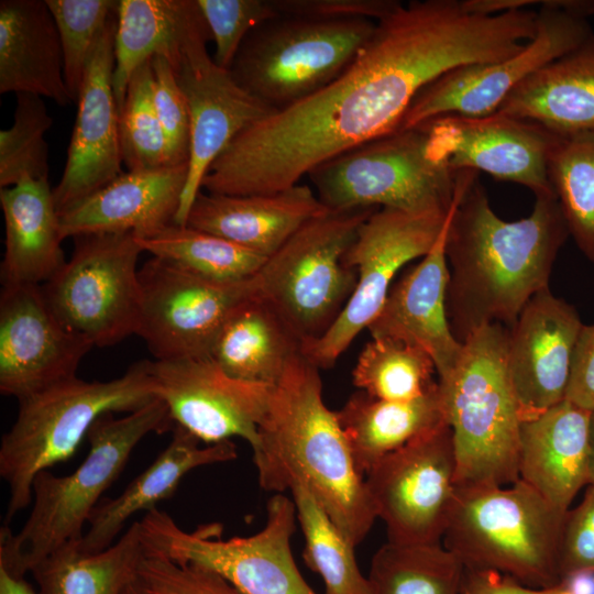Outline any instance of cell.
<instances>
[{
	"label": "cell",
	"mask_w": 594,
	"mask_h": 594,
	"mask_svg": "<svg viewBox=\"0 0 594 594\" xmlns=\"http://www.w3.org/2000/svg\"><path fill=\"white\" fill-rule=\"evenodd\" d=\"M498 53L492 22L463 0L402 3L334 80L240 133L201 189L246 196L298 185L320 164L397 130L419 91L444 73Z\"/></svg>",
	"instance_id": "6da1fadb"
},
{
	"label": "cell",
	"mask_w": 594,
	"mask_h": 594,
	"mask_svg": "<svg viewBox=\"0 0 594 594\" xmlns=\"http://www.w3.org/2000/svg\"><path fill=\"white\" fill-rule=\"evenodd\" d=\"M569 230L554 194L537 196L531 213L502 219L479 175L457 204L447 232V310L463 343L479 328H510L527 302L549 288L557 255Z\"/></svg>",
	"instance_id": "7a4b0ae2"
},
{
	"label": "cell",
	"mask_w": 594,
	"mask_h": 594,
	"mask_svg": "<svg viewBox=\"0 0 594 594\" xmlns=\"http://www.w3.org/2000/svg\"><path fill=\"white\" fill-rule=\"evenodd\" d=\"M261 487L283 493L307 487L356 547L376 515L336 411L323 402L319 369L302 353L272 385L252 447Z\"/></svg>",
	"instance_id": "3957f363"
},
{
	"label": "cell",
	"mask_w": 594,
	"mask_h": 594,
	"mask_svg": "<svg viewBox=\"0 0 594 594\" xmlns=\"http://www.w3.org/2000/svg\"><path fill=\"white\" fill-rule=\"evenodd\" d=\"M507 337L498 323L479 328L463 342L455 367L438 378L459 487L519 480L522 418L507 371Z\"/></svg>",
	"instance_id": "277c9868"
},
{
	"label": "cell",
	"mask_w": 594,
	"mask_h": 594,
	"mask_svg": "<svg viewBox=\"0 0 594 594\" xmlns=\"http://www.w3.org/2000/svg\"><path fill=\"white\" fill-rule=\"evenodd\" d=\"M150 363H134L106 382L76 376L18 400L16 419L0 444V476L9 487L6 525L30 505L36 475L70 459L99 417L157 399Z\"/></svg>",
	"instance_id": "5b68a950"
},
{
	"label": "cell",
	"mask_w": 594,
	"mask_h": 594,
	"mask_svg": "<svg viewBox=\"0 0 594 594\" xmlns=\"http://www.w3.org/2000/svg\"><path fill=\"white\" fill-rule=\"evenodd\" d=\"M173 427L160 398L121 418L112 413L99 417L87 435L88 454L73 473L57 476L46 470L36 475L31 513L18 534L8 525L1 527L0 548L26 573L57 548L79 541L101 495L119 477L138 443L151 432Z\"/></svg>",
	"instance_id": "8992f818"
},
{
	"label": "cell",
	"mask_w": 594,
	"mask_h": 594,
	"mask_svg": "<svg viewBox=\"0 0 594 594\" xmlns=\"http://www.w3.org/2000/svg\"><path fill=\"white\" fill-rule=\"evenodd\" d=\"M566 513L520 479L504 486L459 487L442 544L465 568L553 587L562 583L559 546Z\"/></svg>",
	"instance_id": "52a82bcc"
},
{
	"label": "cell",
	"mask_w": 594,
	"mask_h": 594,
	"mask_svg": "<svg viewBox=\"0 0 594 594\" xmlns=\"http://www.w3.org/2000/svg\"><path fill=\"white\" fill-rule=\"evenodd\" d=\"M328 209L449 211L459 172L437 151L425 124L397 129L320 164L308 174Z\"/></svg>",
	"instance_id": "ba28073f"
},
{
	"label": "cell",
	"mask_w": 594,
	"mask_h": 594,
	"mask_svg": "<svg viewBox=\"0 0 594 594\" xmlns=\"http://www.w3.org/2000/svg\"><path fill=\"white\" fill-rule=\"evenodd\" d=\"M376 209H327L299 228L254 275L255 294L302 343L321 338L353 294L356 272L345 253Z\"/></svg>",
	"instance_id": "9c48e42d"
},
{
	"label": "cell",
	"mask_w": 594,
	"mask_h": 594,
	"mask_svg": "<svg viewBox=\"0 0 594 594\" xmlns=\"http://www.w3.org/2000/svg\"><path fill=\"white\" fill-rule=\"evenodd\" d=\"M375 28L366 19L279 15L248 35L229 70L244 90L278 111L334 80Z\"/></svg>",
	"instance_id": "30bf717a"
},
{
	"label": "cell",
	"mask_w": 594,
	"mask_h": 594,
	"mask_svg": "<svg viewBox=\"0 0 594 594\" xmlns=\"http://www.w3.org/2000/svg\"><path fill=\"white\" fill-rule=\"evenodd\" d=\"M297 513L293 499L274 494L267 503L265 526L249 537L221 539V526L182 529L157 508L139 521L145 556L207 568L242 594H317L301 576L290 539Z\"/></svg>",
	"instance_id": "8fae6325"
},
{
	"label": "cell",
	"mask_w": 594,
	"mask_h": 594,
	"mask_svg": "<svg viewBox=\"0 0 594 594\" xmlns=\"http://www.w3.org/2000/svg\"><path fill=\"white\" fill-rule=\"evenodd\" d=\"M69 261L41 286L57 320L92 346H109L136 334L142 292L136 267L143 252L133 233L73 238Z\"/></svg>",
	"instance_id": "7c38bea8"
},
{
	"label": "cell",
	"mask_w": 594,
	"mask_h": 594,
	"mask_svg": "<svg viewBox=\"0 0 594 594\" xmlns=\"http://www.w3.org/2000/svg\"><path fill=\"white\" fill-rule=\"evenodd\" d=\"M537 12L536 34L520 52L498 62L444 73L419 91L398 129L447 114H491L527 77L594 34L588 22L594 15V0H544Z\"/></svg>",
	"instance_id": "4fadbf2b"
},
{
	"label": "cell",
	"mask_w": 594,
	"mask_h": 594,
	"mask_svg": "<svg viewBox=\"0 0 594 594\" xmlns=\"http://www.w3.org/2000/svg\"><path fill=\"white\" fill-rule=\"evenodd\" d=\"M459 187L455 201L466 188L463 179ZM452 208L447 212L378 208L361 224L345 253L346 264L356 272L354 292L330 329L321 338L302 343L301 353L312 364L319 370L332 367L354 338L367 329L396 274L433 248Z\"/></svg>",
	"instance_id": "5bb4252c"
},
{
	"label": "cell",
	"mask_w": 594,
	"mask_h": 594,
	"mask_svg": "<svg viewBox=\"0 0 594 594\" xmlns=\"http://www.w3.org/2000/svg\"><path fill=\"white\" fill-rule=\"evenodd\" d=\"M364 482L389 542L440 543L459 491L451 428L444 422L386 455Z\"/></svg>",
	"instance_id": "9a60e30c"
},
{
	"label": "cell",
	"mask_w": 594,
	"mask_h": 594,
	"mask_svg": "<svg viewBox=\"0 0 594 594\" xmlns=\"http://www.w3.org/2000/svg\"><path fill=\"white\" fill-rule=\"evenodd\" d=\"M253 277L216 282L153 256L139 270L142 311L136 334L155 361L210 358L230 312L255 294Z\"/></svg>",
	"instance_id": "2e32d148"
},
{
	"label": "cell",
	"mask_w": 594,
	"mask_h": 594,
	"mask_svg": "<svg viewBox=\"0 0 594 594\" xmlns=\"http://www.w3.org/2000/svg\"><path fill=\"white\" fill-rule=\"evenodd\" d=\"M211 34L206 21L163 56L169 63L186 98L191 123L186 185L174 223L185 226L202 180L217 157L244 130L276 112L244 90L230 70L209 55Z\"/></svg>",
	"instance_id": "e0dca14e"
},
{
	"label": "cell",
	"mask_w": 594,
	"mask_h": 594,
	"mask_svg": "<svg viewBox=\"0 0 594 594\" xmlns=\"http://www.w3.org/2000/svg\"><path fill=\"white\" fill-rule=\"evenodd\" d=\"M422 124L453 170L484 172L519 184L535 197L553 194L548 163L561 135L541 124L498 111L480 117L447 114Z\"/></svg>",
	"instance_id": "ac0fdd59"
},
{
	"label": "cell",
	"mask_w": 594,
	"mask_h": 594,
	"mask_svg": "<svg viewBox=\"0 0 594 594\" xmlns=\"http://www.w3.org/2000/svg\"><path fill=\"white\" fill-rule=\"evenodd\" d=\"M150 372L174 425L206 444L233 437L256 443L272 386L233 378L210 358L151 361Z\"/></svg>",
	"instance_id": "d6986e66"
},
{
	"label": "cell",
	"mask_w": 594,
	"mask_h": 594,
	"mask_svg": "<svg viewBox=\"0 0 594 594\" xmlns=\"http://www.w3.org/2000/svg\"><path fill=\"white\" fill-rule=\"evenodd\" d=\"M92 349L50 309L41 286L3 285L0 295V392L18 400L76 377Z\"/></svg>",
	"instance_id": "ffe728a7"
},
{
	"label": "cell",
	"mask_w": 594,
	"mask_h": 594,
	"mask_svg": "<svg viewBox=\"0 0 594 594\" xmlns=\"http://www.w3.org/2000/svg\"><path fill=\"white\" fill-rule=\"evenodd\" d=\"M117 12L101 33L77 98V114L62 178L53 189L58 213L121 174L119 107L113 91Z\"/></svg>",
	"instance_id": "44dd1931"
},
{
	"label": "cell",
	"mask_w": 594,
	"mask_h": 594,
	"mask_svg": "<svg viewBox=\"0 0 594 594\" xmlns=\"http://www.w3.org/2000/svg\"><path fill=\"white\" fill-rule=\"evenodd\" d=\"M583 324L572 305L546 288L527 302L508 328L507 371L522 421L565 399Z\"/></svg>",
	"instance_id": "7402d4cb"
},
{
	"label": "cell",
	"mask_w": 594,
	"mask_h": 594,
	"mask_svg": "<svg viewBox=\"0 0 594 594\" xmlns=\"http://www.w3.org/2000/svg\"><path fill=\"white\" fill-rule=\"evenodd\" d=\"M433 248L393 284L383 307L369 324L372 338H388L425 350L433 360L438 378L457 365L462 350L453 334L447 310L449 265L446 239L452 212Z\"/></svg>",
	"instance_id": "603a6c76"
},
{
	"label": "cell",
	"mask_w": 594,
	"mask_h": 594,
	"mask_svg": "<svg viewBox=\"0 0 594 594\" xmlns=\"http://www.w3.org/2000/svg\"><path fill=\"white\" fill-rule=\"evenodd\" d=\"M188 164L121 174L59 215L63 239L91 233L144 238L174 223Z\"/></svg>",
	"instance_id": "cb8c5ba5"
},
{
	"label": "cell",
	"mask_w": 594,
	"mask_h": 594,
	"mask_svg": "<svg viewBox=\"0 0 594 594\" xmlns=\"http://www.w3.org/2000/svg\"><path fill=\"white\" fill-rule=\"evenodd\" d=\"M327 209L315 190L300 183L267 195L232 196L200 190L186 224L267 258L307 221Z\"/></svg>",
	"instance_id": "d4e9b609"
},
{
	"label": "cell",
	"mask_w": 594,
	"mask_h": 594,
	"mask_svg": "<svg viewBox=\"0 0 594 594\" xmlns=\"http://www.w3.org/2000/svg\"><path fill=\"white\" fill-rule=\"evenodd\" d=\"M591 415L564 399L521 424L519 479L564 513L590 484Z\"/></svg>",
	"instance_id": "484cf974"
},
{
	"label": "cell",
	"mask_w": 594,
	"mask_h": 594,
	"mask_svg": "<svg viewBox=\"0 0 594 594\" xmlns=\"http://www.w3.org/2000/svg\"><path fill=\"white\" fill-rule=\"evenodd\" d=\"M170 442L157 458L114 498H102L94 508L87 530L78 541L85 553L102 551L113 544L130 517L148 513L172 497L183 477L191 470L237 458V447L228 440L201 447V441L178 425Z\"/></svg>",
	"instance_id": "4316f807"
},
{
	"label": "cell",
	"mask_w": 594,
	"mask_h": 594,
	"mask_svg": "<svg viewBox=\"0 0 594 594\" xmlns=\"http://www.w3.org/2000/svg\"><path fill=\"white\" fill-rule=\"evenodd\" d=\"M0 92L36 95L59 106L75 101L65 82L59 33L46 0L0 1Z\"/></svg>",
	"instance_id": "83f0119b"
},
{
	"label": "cell",
	"mask_w": 594,
	"mask_h": 594,
	"mask_svg": "<svg viewBox=\"0 0 594 594\" xmlns=\"http://www.w3.org/2000/svg\"><path fill=\"white\" fill-rule=\"evenodd\" d=\"M6 227L3 285L42 286L66 264L59 213L48 180L25 178L1 188Z\"/></svg>",
	"instance_id": "f1b7e54d"
},
{
	"label": "cell",
	"mask_w": 594,
	"mask_h": 594,
	"mask_svg": "<svg viewBox=\"0 0 594 594\" xmlns=\"http://www.w3.org/2000/svg\"><path fill=\"white\" fill-rule=\"evenodd\" d=\"M496 111L559 135L594 131V34L517 85Z\"/></svg>",
	"instance_id": "f546056e"
},
{
	"label": "cell",
	"mask_w": 594,
	"mask_h": 594,
	"mask_svg": "<svg viewBox=\"0 0 594 594\" xmlns=\"http://www.w3.org/2000/svg\"><path fill=\"white\" fill-rule=\"evenodd\" d=\"M302 341L265 299L256 294L228 316L213 342L210 359L229 376L274 385Z\"/></svg>",
	"instance_id": "4dcf8cb0"
},
{
	"label": "cell",
	"mask_w": 594,
	"mask_h": 594,
	"mask_svg": "<svg viewBox=\"0 0 594 594\" xmlns=\"http://www.w3.org/2000/svg\"><path fill=\"white\" fill-rule=\"evenodd\" d=\"M336 414L363 476L386 455L447 422L439 384L406 402L377 399L360 391Z\"/></svg>",
	"instance_id": "1f68e13d"
},
{
	"label": "cell",
	"mask_w": 594,
	"mask_h": 594,
	"mask_svg": "<svg viewBox=\"0 0 594 594\" xmlns=\"http://www.w3.org/2000/svg\"><path fill=\"white\" fill-rule=\"evenodd\" d=\"M204 20L197 0L119 1L112 79L119 111L132 74L152 56L175 48Z\"/></svg>",
	"instance_id": "d6a6232c"
},
{
	"label": "cell",
	"mask_w": 594,
	"mask_h": 594,
	"mask_svg": "<svg viewBox=\"0 0 594 594\" xmlns=\"http://www.w3.org/2000/svg\"><path fill=\"white\" fill-rule=\"evenodd\" d=\"M144 557L139 521L107 549L85 553L78 541L57 548L32 569L37 594H122Z\"/></svg>",
	"instance_id": "836d02e7"
},
{
	"label": "cell",
	"mask_w": 594,
	"mask_h": 594,
	"mask_svg": "<svg viewBox=\"0 0 594 594\" xmlns=\"http://www.w3.org/2000/svg\"><path fill=\"white\" fill-rule=\"evenodd\" d=\"M135 240L143 252L221 283L251 279L266 260L227 239L187 224L172 223L154 234L135 237Z\"/></svg>",
	"instance_id": "e575fe53"
},
{
	"label": "cell",
	"mask_w": 594,
	"mask_h": 594,
	"mask_svg": "<svg viewBox=\"0 0 594 594\" xmlns=\"http://www.w3.org/2000/svg\"><path fill=\"white\" fill-rule=\"evenodd\" d=\"M463 570L441 542L387 541L374 553L367 580L372 594H459Z\"/></svg>",
	"instance_id": "d590c367"
},
{
	"label": "cell",
	"mask_w": 594,
	"mask_h": 594,
	"mask_svg": "<svg viewBox=\"0 0 594 594\" xmlns=\"http://www.w3.org/2000/svg\"><path fill=\"white\" fill-rule=\"evenodd\" d=\"M548 176L569 235L594 263V131L561 135L549 158Z\"/></svg>",
	"instance_id": "8d00e7d4"
},
{
	"label": "cell",
	"mask_w": 594,
	"mask_h": 594,
	"mask_svg": "<svg viewBox=\"0 0 594 594\" xmlns=\"http://www.w3.org/2000/svg\"><path fill=\"white\" fill-rule=\"evenodd\" d=\"M290 493L305 539L302 558L322 579L326 594H372L355 560V546L307 487L295 485Z\"/></svg>",
	"instance_id": "74e56055"
},
{
	"label": "cell",
	"mask_w": 594,
	"mask_h": 594,
	"mask_svg": "<svg viewBox=\"0 0 594 594\" xmlns=\"http://www.w3.org/2000/svg\"><path fill=\"white\" fill-rule=\"evenodd\" d=\"M436 364L421 348L388 338H372L361 351L352 381L361 392L383 400L406 402L432 391Z\"/></svg>",
	"instance_id": "f35d334b"
},
{
	"label": "cell",
	"mask_w": 594,
	"mask_h": 594,
	"mask_svg": "<svg viewBox=\"0 0 594 594\" xmlns=\"http://www.w3.org/2000/svg\"><path fill=\"white\" fill-rule=\"evenodd\" d=\"M119 138L128 170L169 166L166 140L153 100L151 58L131 76L119 111Z\"/></svg>",
	"instance_id": "ab89813d"
},
{
	"label": "cell",
	"mask_w": 594,
	"mask_h": 594,
	"mask_svg": "<svg viewBox=\"0 0 594 594\" xmlns=\"http://www.w3.org/2000/svg\"><path fill=\"white\" fill-rule=\"evenodd\" d=\"M42 97L16 95L13 123L0 131V187L25 178L48 180V145L45 133L52 125Z\"/></svg>",
	"instance_id": "60d3db41"
},
{
	"label": "cell",
	"mask_w": 594,
	"mask_h": 594,
	"mask_svg": "<svg viewBox=\"0 0 594 594\" xmlns=\"http://www.w3.org/2000/svg\"><path fill=\"white\" fill-rule=\"evenodd\" d=\"M56 23L68 91L77 101L91 53L117 12L113 0H46Z\"/></svg>",
	"instance_id": "b9f144b4"
},
{
	"label": "cell",
	"mask_w": 594,
	"mask_h": 594,
	"mask_svg": "<svg viewBox=\"0 0 594 594\" xmlns=\"http://www.w3.org/2000/svg\"><path fill=\"white\" fill-rule=\"evenodd\" d=\"M215 43L216 64L230 69L248 35L279 16L273 0H197Z\"/></svg>",
	"instance_id": "7bdbcfd3"
},
{
	"label": "cell",
	"mask_w": 594,
	"mask_h": 594,
	"mask_svg": "<svg viewBox=\"0 0 594 594\" xmlns=\"http://www.w3.org/2000/svg\"><path fill=\"white\" fill-rule=\"evenodd\" d=\"M153 100L163 129L169 166L189 164L191 123L186 98L165 57H151Z\"/></svg>",
	"instance_id": "ee69618b"
},
{
	"label": "cell",
	"mask_w": 594,
	"mask_h": 594,
	"mask_svg": "<svg viewBox=\"0 0 594 594\" xmlns=\"http://www.w3.org/2000/svg\"><path fill=\"white\" fill-rule=\"evenodd\" d=\"M138 580L153 594H242L207 568L145 554L138 570Z\"/></svg>",
	"instance_id": "f6af8a7d"
},
{
	"label": "cell",
	"mask_w": 594,
	"mask_h": 594,
	"mask_svg": "<svg viewBox=\"0 0 594 594\" xmlns=\"http://www.w3.org/2000/svg\"><path fill=\"white\" fill-rule=\"evenodd\" d=\"M559 571L562 581L578 574H594L593 484L565 515L559 546Z\"/></svg>",
	"instance_id": "bcb514c9"
},
{
	"label": "cell",
	"mask_w": 594,
	"mask_h": 594,
	"mask_svg": "<svg viewBox=\"0 0 594 594\" xmlns=\"http://www.w3.org/2000/svg\"><path fill=\"white\" fill-rule=\"evenodd\" d=\"M279 15L319 20L380 21L403 2L397 0H273Z\"/></svg>",
	"instance_id": "7dc6e473"
},
{
	"label": "cell",
	"mask_w": 594,
	"mask_h": 594,
	"mask_svg": "<svg viewBox=\"0 0 594 594\" xmlns=\"http://www.w3.org/2000/svg\"><path fill=\"white\" fill-rule=\"evenodd\" d=\"M565 399L594 411V324H583L579 333Z\"/></svg>",
	"instance_id": "c3c4849f"
},
{
	"label": "cell",
	"mask_w": 594,
	"mask_h": 594,
	"mask_svg": "<svg viewBox=\"0 0 594 594\" xmlns=\"http://www.w3.org/2000/svg\"><path fill=\"white\" fill-rule=\"evenodd\" d=\"M459 594H573L561 583L553 587L540 588L526 585L504 573L465 568L463 570Z\"/></svg>",
	"instance_id": "681fc988"
},
{
	"label": "cell",
	"mask_w": 594,
	"mask_h": 594,
	"mask_svg": "<svg viewBox=\"0 0 594 594\" xmlns=\"http://www.w3.org/2000/svg\"><path fill=\"white\" fill-rule=\"evenodd\" d=\"M23 573L0 564V594H36Z\"/></svg>",
	"instance_id": "f907efd6"
},
{
	"label": "cell",
	"mask_w": 594,
	"mask_h": 594,
	"mask_svg": "<svg viewBox=\"0 0 594 594\" xmlns=\"http://www.w3.org/2000/svg\"><path fill=\"white\" fill-rule=\"evenodd\" d=\"M573 594H594V574H578L562 581Z\"/></svg>",
	"instance_id": "816d5d0a"
},
{
	"label": "cell",
	"mask_w": 594,
	"mask_h": 594,
	"mask_svg": "<svg viewBox=\"0 0 594 594\" xmlns=\"http://www.w3.org/2000/svg\"><path fill=\"white\" fill-rule=\"evenodd\" d=\"M590 441H591L590 484L594 485V411H592V415H591Z\"/></svg>",
	"instance_id": "f5cc1de1"
},
{
	"label": "cell",
	"mask_w": 594,
	"mask_h": 594,
	"mask_svg": "<svg viewBox=\"0 0 594 594\" xmlns=\"http://www.w3.org/2000/svg\"><path fill=\"white\" fill-rule=\"evenodd\" d=\"M122 594H153L146 590L138 580L132 581L122 592Z\"/></svg>",
	"instance_id": "db71d44e"
}]
</instances>
